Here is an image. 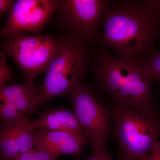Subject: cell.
I'll return each mask as SVG.
<instances>
[{"label":"cell","instance_id":"1","mask_svg":"<svg viewBox=\"0 0 160 160\" xmlns=\"http://www.w3.org/2000/svg\"><path fill=\"white\" fill-rule=\"evenodd\" d=\"M160 0L110 2L98 40L126 58L146 55L160 38Z\"/></svg>","mask_w":160,"mask_h":160},{"label":"cell","instance_id":"2","mask_svg":"<svg viewBox=\"0 0 160 160\" xmlns=\"http://www.w3.org/2000/svg\"><path fill=\"white\" fill-rule=\"evenodd\" d=\"M92 62L95 83L113 105L159 111L152 98L153 76L142 56L123 58L100 49Z\"/></svg>","mask_w":160,"mask_h":160},{"label":"cell","instance_id":"3","mask_svg":"<svg viewBox=\"0 0 160 160\" xmlns=\"http://www.w3.org/2000/svg\"><path fill=\"white\" fill-rule=\"evenodd\" d=\"M63 39L62 48L45 72L44 82L32 98L26 115L30 116L55 97L69 94L86 76L91 62L86 43L71 33Z\"/></svg>","mask_w":160,"mask_h":160},{"label":"cell","instance_id":"4","mask_svg":"<svg viewBox=\"0 0 160 160\" xmlns=\"http://www.w3.org/2000/svg\"><path fill=\"white\" fill-rule=\"evenodd\" d=\"M110 110L120 160H144L160 147L159 111L115 105Z\"/></svg>","mask_w":160,"mask_h":160},{"label":"cell","instance_id":"5","mask_svg":"<svg viewBox=\"0 0 160 160\" xmlns=\"http://www.w3.org/2000/svg\"><path fill=\"white\" fill-rule=\"evenodd\" d=\"M63 41V38L49 35L20 33L6 38L1 46L2 51L19 67L25 83L32 85L57 55Z\"/></svg>","mask_w":160,"mask_h":160},{"label":"cell","instance_id":"6","mask_svg":"<svg viewBox=\"0 0 160 160\" xmlns=\"http://www.w3.org/2000/svg\"><path fill=\"white\" fill-rule=\"evenodd\" d=\"M106 0L60 1L58 16L60 25L68 33L85 43L98 38L99 28L109 8Z\"/></svg>","mask_w":160,"mask_h":160},{"label":"cell","instance_id":"7","mask_svg":"<svg viewBox=\"0 0 160 160\" xmlns=\"http://www.w3.org/2000/svg\"><path fill=\"white\" fill-rule=\"evenodd\" d=\"M68 96L73 112L87 133L89 144L106 146L111 129V110L82 83L76 86Z\"/></svg>","mask_w":160,"mask_h":160},{"label":"cell","instance_id":"8","mask_svg":"<svg viewBox=\"0 0 160 160\" xmlns=\"http://www.w3.org/2000/svg\"><path fill=\"white\" fill-rule=\"evenodd\" d=\"M58 0H18L9 12L1 31L2 37H9L26 32L41 33L59 8Z\"/></svg>","mask_w":160,"mask_h":160},{"label":"cell","instance_id":"9","mask_svg":"<svg viewBox=\"0 0 160 160\" xmlns=\"http://www.w3.org/2000/svg\"><path fill=\"white\" fill-rule=\"evenodd\" d=\"M30 116H24L12 122H1V153L4 160L12 159L20 153L31 150L33 147L35 128Z\"/></svg>","mask_w":160,"mask_h":160},{"label":"cell","instance_id":"10","mask_svg":"<svg viewBox=\"0 0 160 160\" xmlns=\"http://www.w3.org/2000/svg\"><path fill=\"white\" fill-rule=\"evenodd\" d=\"M89 142L86 133L40 129L33 133L34 148L46 151L57 158L61 154L82 155L84 146Z\"/></svg>","mask_w":160,"mask_h":160},{"label":"cell","instance_id":"11","mask_svg":"<svg viewBox=\"0 0 160 160\" xmlns=\"http://www.w3.org/2000/svg\"><path fill=\"white\" fill-rule=\"evenodd\" d=\"M31 122L35 129L87 134L73 112L65 108H46Z\"/></svg>","mask_w":160,"mask_h":160},{"label":"cell","instance_id":"12","mask_svg":"<svg viewBox=\"0 0 160 160\" xmlns=\"http://www.w3.org/2000/svg\"><path fill=\"white\" fill-rule=\"evenodd\" d=\"M39 84L29 85L12 83L0 89V100L2 102H14L26 99H32L41 87Z\"/></svg>","mask_w":160,"mask_h":160},{"label":"cell","instance_id":"13","mask_svg":"<svg viewBox=\"0 0 160 160\" xmlns=\"http://www.w3.org/2000/svg\"><path fill=\"white\" fill-rule=\"evenodd\" d=\"M142 56L152 75L153 79L156 82H160V51L155 49L149 54Z\"/></svg>","mask_w":160,"mask_h":160},{"label":"cell","instance_id":"14","mask_svg":"<svg viewBox=\"0 0 160 160\" xmlns=\"http://www.w3.org/2000/svg\"><path fill=\"white\" fill-rule=\"evenodd\" d=\"M6 55L3 51L0 52V89L6 86V83L11 81L13 73L6 61Z\"/></svg>","mask_w":160,"mask_h":160},{"label":"cell","instance_id":"15","mask_svg":"<svg viewBox=\"0 0 160 160\" xmlns=\"http://www.w3.org/2000/svg\"><path fill=\"white\" fill-rule=\"evenodd\" d=\"M92 149L91 155L87 160H113L111 153L106 150V146L98 144L89 143Z\"/></svg>","mask_w":160,"mask_h":160},{"label":"cell","instance_id":"16","mask_svg":"<svg viewBox=\"0 0 160 160\" xmlns=\"http://www.w3.org/2000/svg\"><path fill=\"white\" fill-rule=\"evenodd\" d=\"M15 1L13 0H0V16H3L6 12L11 10Z\"/></svg>","mask_w":160,"mask_h":160},{"label":"cell","instance_id":"17","mask_svg":"<svg viewBox=\"0 0 160 160\" xmlns=\"http://www.w3.org/2000/svg\"><path fill=\"white\" fill-rule=\"evenodd\" d=\"M35 160H56L57 158L43 150L35 148Z\"/></svg>","mask_w":160,"mask_h":160},{"label":"cell","instance_id":"18","mask_svg":"<svg viewBox=\"0 0 160 160\" xmlns=\"http://www.w3.org/2000/svg\"><path fill=\"white\" fill-rule=\"evenodd\" d=\"M12 160H35L34 147L29 151L20 153Z\"/></svg>","mask_w":160,"mask_h":160},{"label":"cell","instance_id":"19","mask_svg":"<svg viewBox=\"0 0 160 160\" xmlns=\"http://www.w3.org/2000/svg\"><path fill=\"white\" fill-rule=\"evenodd\" d=\"M144 160H160V146L147 156Z\"/></svg>","mask_w":160,"mask_h":160},{"label":"cell","instance_id":"20","mask_svg":"<svg viewBox=\"0 0 160 160\" xmlns=\"http://www.w3.org/2000/svg\"><path fill=\"white\" fill-rule=\"evenodd\" d=\"M157 94L159 98H160V89L158 90H157L156 91Z\"/></svg>","mask_w":160,"mask_h":160},{"label":"cell","instance_id":"21","mask_svg":"<svg viewBox=\"0 0 160 160\" xmlns=\"http://www.w3.org/2000/svg\"><path fill=\"white\" fill-rule=\"evenodd\" d=\"M159 14H160V7H159ZM159 44L160 45V38L159 40Z\"/></svg>","mask_w":160,"mask_h":160},{"label":"cell","instance_id":"22","mask_svg":"<svg viewBox=\"0 0 160 160\" xmlns=\"http://www.w3.org/2000/svg\"><path fill=\"white\" fill-rule=\"evenodd\" d=\"M6 160H11V159H6Z\"/></svg>","mask_w":160,"mask_h":160}]
</instances>
